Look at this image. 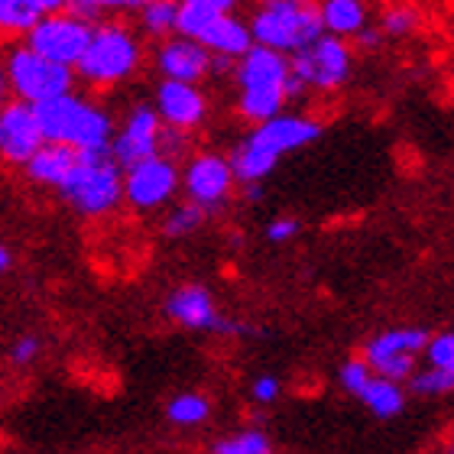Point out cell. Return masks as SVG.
Listing matches in <instances>:
<instances>
[{
    "label": "cell",
    "instance_id": "obj_3",
    "mask_svg": "<svg viewBox=\"0 0 454 454\" xmlns=\"http://www.w3.org/2000/svg\"><path fill=\"white\" fill-rule=\"evenodd\" d=\"M250 29H254V43L295 56L299 49H305L325 33L322 4H315V0H260V10L250 17Z\"/></svg>",
    "mask_w": 454,
    "mask_h": 454
},
{
    "label": "cell",
    "instance_id": "obj_34",
    "mask_svg": "<svg viewBox=\"0 0 454 454\" xmlns=\"http://www.w3.org/2000/svg\"><path fill=\"white\" fill-rule=\"evenodd\" d=\"M428 367H451L454 370V332H438L428 338L426 348Z\"/></svg>",
    "mask_w": 454,
    "mask_h": 454
},
{
    "label": "cell",
    "instance_id": "obj_27",
    "mask_svg": "<svg viewBox=\"0 0 454 454\" xmlns=\"http://www.w3.org/2000/svg\"><path fill=\"white\" fill-rule=\"evenodd\" d=\"M211 211H205L199 201H185V205H176V208L162 218V234L169 237V240H182V237H192L195 231H201L205 218H208Z\"/></svg>",
    "mask_w": 454,
    "mask_h": 454
},
{
    "label": "cell",
    "instance_id": "obj_10",
    "mask_svg": "<svg viewBox=\"0 0 454 454\" xmlns=\"http://www.w3.org/2000/svg\"><path fill=\"white\" fill-rule=\"evenodd\" d=\"M428 338L432 334L426 328H387L364 344V357L383 377L409 383V377L416 373V354H426Z\"/></svg>",
    "mask_w": 454,
    "mask_h": 454
},
{
    "label": "cell",
    "instance_id": "obj_20",
    "mask_svg": "<svg viewBox=\"0 0 454 454\" xmlns=\"http://www.w3.org/2000/svg\"><path fill=\"white\" fill-rule=\"evenodd\" d=\"M279 160H283V156L270 150L263 140H256L254 133L231 150V166H234L237 185H247V182H263L266 176L279 166Z\"/></svg>",
    "mask_w": 454,
    "mask_h": 454
},
{
    "label": "cell",
    "instance_id": "obj_31",
    "mask_svg": "<svg viewBox=\"0 0 454 454\" xmlns=\"http://www.w3.org/2000/svg\"><path fill=\"white\" fill-rule=\"evenodd\" d=\"M221 10L218 7H208V4H182L179 7V33L182 36H192L199 39L205 29H208V23L215 17H218Z\"/></svg>",
    "mask_w": 454,
    "mask_h": 454
},
{
    "label": "cell",
    "instance_id": "obj_36",
    "mask_svg": "<svg viewBox=\"0 0 454 454\" xmlns=\"http://www.w3.org/2000/svg\"><path fill=\"white\" fill-rule=\"evenodd\" d=\"M283 396V383H279V377H256L254 383H250V399L254 403H260V406H273L276 399Z\"/></svg>",
    "mask_w": 454,
    "mask_h": 454
},
{
    "label": "cell",
    "instance_id": "obj_12",
    "mask_svg": "<svg viewBox=\"0 0 454 454\" xmlns=\"http://www.w3.org/2000/svg\"><path fill=\"white\" fill-rule=\"evenodd\" d=\"M46 143V130L39 123L36 105H29L23 98H13L0 111V156L7 166H27L36 150Z\"/></svg>",
    "mask_w": 454,
    "mask_h": 454
},
{
    "label": "cell",
    "instance_id": "obj_30",
    "mask_svg": "<svg viewBox=\"0 0 454 454\" xmlns=\"http://www.w3.org/2000/svg\"><path fill=\"white\" fill-rule=\"evenodd\" d=\"M373 373H377V370L370 367L367 357L344 360V367L338 370V383H340V389H344L348 396L360 399V396H364V389L370 387V380H373Z\"/></svg>",
    "mask_w": 454,
    "mask_h": 454
},
{
    "label": "cell",
    "instance_id": "obj_11",
    "mask_svg": "<svg viewBox=\"0 0 454 454\" xmlns=\"http://www.w3.org/2000/svg\"><path fill=\"white\" fill-rule=\"evenodd\" d=\"M234 185L237 176L234 166H231V156H221V153H199L182 169V189L205 211L224 208Z\"/></svg>",
    "mask_w": 454,
    "mask_h": 454
},
{
    "label": "cell",
    "instance_id": "obj_14",
    "mask_svg": "<svg viewBox=\"0 0 454 454\" xmlns=\"http://www.w3.org/2000/svg\"><path fill=\"white\" fill-rule=\"evenodd\" d=\"M211 62H215V52L205 43L182 36V33L179 36L162 39L160 49H156V68H160V75L176 78V82L199 85L201 78L211 72Z\"/></svg>",
    "mask_w": 454,
    "mask_h": 454
},
{
    "label": "cell",
    "instance_id": "obj_38",
    "mask_svg": "<svg viewBox=\"0 0 454 454\" xmlns=\"http://www.w3.org/2000/svg\"><path fill=\"white\" fill-rule=\"evenodd\" d=\"M182 4H208V7H218V10H234L237 0H182Z\"/></svg>",
    "mask_w": 454,
    "mask_h": 454
},
{
    "label": "cell",
    "instance_id": "obj_4",
    "mask_svg": "<svg viewBox=\"0 0 454 454\" xmlns=\"http://www.w3.org/2000/svg\"><path fill=\"white\" fill-rule=\"evenodd\" d=\"M143 49L123 23H95V36L88 43L85 56L78 59V78L95 88L121 85L140 68Z\"/></svg>",
    "mask_w": 454,
    "mask_h": 454
},
{
    "label": "cell",
    "instance_id": "obj_25",
    "mask_svg": "<svg viewBox=\"0 0 454 454\" xmlns=\"http://www.w3.org/2000/svg\"><path fill=\"white\" fill-rule=\"evenodd\" d=\"M179 7L182 0H146L140 7V27L156 39H169L179 33Z\"/></svg>",
    "mask_w": 454,
    "mask_h": 454
},
{
    "label": "cell",
    "instance_id": "obj_15",
    "mask_svg": "<svg viewBox=\"0 0 454 454\" xmlns=\"http://www.w3.org/2000/svg\"><path fill=\"white\" fill-rule=\"evenodd\" d=\"M156 107H160L162 121L179 130H195L208 117V101L192 82H176V78H162L156 88Z\"/></svg>",
    "mask_w": 454,
    "mask_h": 454
},
{
    "label": "cell",
    "instance_id": "obj_26",
    "mask_svg": "<svg viewBox=\"0 0 454 454\" xmlns=\"http://www.w3.org/2000/svg\"><path fill=\"white\" fill-rule=\"evenodd\" d=\"M166 419L179 428L205 426L211 419L208 396H201V393H179V396H172L169 403H166Z\"/></svg>",
    "mask_w": 454,
    "mask_h": 454
},
{
    "label": "cell",
    "instance_id": "obj_29",
    "mask_svg": "<svg viewBox=\"0 0 454 454\" xmlns=\"http://www.w3.org/2000/svg\"><path fill=\"white\" fill-rule=\"evenodd\" d=\"M409 393L412 396H448V393H454V370L451 367L416 370L409 377Z\"/></svg>",
    "mask_w": 454,
    "mask_h": 454
},
{
    "label": "cell",
    "instance_id": "obj_22",
    "mask_svg": "<svg viewBox=\"0 0 454 454\" xmlns=\"http://www.w3.org/2000/svg\"><path fill=\"white\" fill-rule=\"evenodd\" d=\"M286 101H289V91L286 85H260V88H240V95H237V111L240 117L254 123H263L270 117L283 111Z\"/></svg>",
    "mask_w": 454,
    "mask_h": 454
},
{
    "label": "cell",
    "instance_id": "obj_2",
    "mask_svg": "<svg viewBox=\"0 0 454 454\" xmlns=\"http://www.w3.org/2000/svg\"><path fill=\"white\" fill-rule=\"evenodd\" d=\"M56 192L85 218L111 215L123 201V166L111 150H82L78 166Z\"/></svg>",
    "mask_w": 454,
    "mask_h": 454
},
{
    "label": "cell",
    "instance_id": "obj_37",
    "mask_svg": "<svg viewBox=\"0 0 454 454\" xmlns=\"http://www.w3.org/2000/svg\"><path fill=\"white\" fill-rule=\"evenodd\" d=\"M299 231H302V224H299L295 218H273L270 224H266V240H273V244H286V240L299 237Z\"/></svg>",
    "mask_w": 454,
    "mask_h": 454
},
{
    "label": "cell",
    "instance_id": "obj_23",
    "mask_svg": "<svg viewBox=\"0 0 454 454\" xmlns=\"http://www.w3.org/2000/svg\"><path fill=\"white\" fill-rule=\"evenodd\" d=\"M360 403L367 406L370 416L393 419L406 409V389H403L399 380H389V377H383V373H373V380H370V387L364 389Z\"/></svg>",
    "mask_w": 454,
    "mask_h": 454
},
{
    "label": "cell",
    "instance_id": "obj_8",
    "mask_svg": "<svg viewBox=\"0 0 454 454\" xmlns=\"http://www.w3.org/2000/svg\"><path fill=\"white\" fill-rule=\"evenodd\" d=\"M293 72L309 85V91H338L354 72V52L344 36L322 33L315 43L295 52Z\"/></svg>",
    "mask_w": 454,
    "mask_h": 454
},
{
    "label": "cell",
    "instance_id": "obj_40",
    "mask_svg": "<svg viewBox=\"0 0 454 454\" xmlns=\"http://www.w3.org/2000/svg\"><path fill=\"white\" fill-rule=\"evenodd\" d=\"M448 451H454V442H451V448H448Z\"/></svg>",
    "mask_w": 454,
    "mask_h": 454
},
{
    "label": "cell",
    "instance_id": "obj_35",
    "mask_svg": "<svg viewBox=\"0 0 454 454\" xmlns=\"http://www.w3.org/2000/svg\"><path fill=\"white\" fill-rule=\"evenodd\" d=\"M39 350H43V344H39L36 334H20V338L10 344L7 357L13 367H29V364L39 357Z\"/></svg>",
    "mask_w": 454,
    "mask_h": 454
},
{
    "label": "cell",
    "instance_id": "obj_33",
    "mask_svg": "<svg viewBox=\"0 0 454 454\" xmlns=\"http://www.w3.org/2000/svg\"><path fill=\"white\" fill-rule=\"evenodd\" d=\"M146 0H68V7L98 20L101 13H123V10H140Z\"/></svg>",
    "mask_w": 454,
    "mask_h": 454
},
{
    "label": "cell",
    "instance_id": "obj_19",
    "mask_svg": "<svg viewBox=\"0 0 454 454\" xmlns=\"http://www.w3.org/2000/svg\"><path fill=\"white\" fill-rule=\"evenodd\" d=\"M199 43L211 49V52H221V56H244L247 49L254 46V29L250 23L237 20L231 10H221L218 17L211 20L208 29L199 36Z\"/></svg>",
    "mask_w": 454,
    "mask_h": 454
},
{
    "label": "cell",
    "instance_id": "obj_17",
    "mask_svg": "<svg viewBox=\"0 0 454 454\" xmlns=\"http://www.w3.org/2000/svg\"><path fill=\"white\" fill-rule=\"evenodd\" d=\"M293 75V56H286L279 49L270 46H254L247 49L244 56L237 59L234 82L237 88H260V85H286Z\"/></svg>",
    "mask_w": 454,
    "mask_h": 454
},
{
    "label": "cell",
    "instance_id": "obj_18",
    "mask_svg": "<svg viewBox=\"0 0 454 454\" xmlns=\"http://www.w3.org/2000/svg\"><path fill=\"white\" fill-rule=\"evenodd\" d=\"M78 160H82V150H78V146L46 140L36 150V156L23 166V172H27V179L33 182V185H52V189H59V185L72 176Z\"/></svg>",
    "mask_w": 454,
    "mask_h": 454
},
{
    "label": "cell",
    "instance_id": "obj_16",
    "mask_svg": "<svg viewBox=\"0 0 454 454\" xmlns=\"http://www.w3.org/2000/svg\"><path fill=\"white\" fill-rule=\"evenodd\" d=\"M254 137L263 140L273 153L286 156V153L312 146V143L322 137V123L312 121V117H305V114H276L270 121L256 123Z\"/></svg>",
    "mask_w": 454,
    "mask_h": 454
},
{
    "label": "cell",
    "instance_id": "obj_39",
    "mask_svg": "<svg viewBox=\"0 0 454 454\" xmlns=\"http://www.w3.org/2000/svg\"><path fill=\"white\" fill-rule=\"evenodd\" d=\"M10 263H13L10 250H7V247H0V273H10Z\"/></svg>",
    "mask_w": 454,
    "mask_h": 454
},
{
    "label": "cell",
    "instance_id": "obj_13",
    "mask_svg": "<svg viewBox=\"0 0 454 454\" xmlns=\"http://www.w3.org/2000/svg\"><path fill=\"white\" fill-rule=\"evenodd\" d=\"M162 130H166V121H162L160 107L137 105L127 114V121L117 127V133H114V143H111L114 160L127 169V166L146 160V156H156L162 143Z\"/></svg>",
    "mask_w": 454,
    "mask_h": 454
},
{
    "label": "cell",
    "instance_id": "obj_1",
    "mask_svg": "<svg viewBox=\"0 0 454 454\" xmlns=\"http://www.w3.org/2000/svg\"><path fill=\"white\" fill-rule=\"evenodd\" d=\"M36 114L46 130V140L72 143L78 150H111L114 133H117L111 114L75 91L49 98L36 105Z\"/></svg>",
    "mask_w": 454,
    "mask_h": 454
},
{
    "label": "cell",
    "instance_id": "obj_7",
    "mask_svg": "<svg viewBox=\"0 0 454 454\" xmlns=\"http://www.w3.org/2000/svg\"><path fill=\"white\" fill-rule=\"evenodd\" d=\"M91 36H95V20L66 7L39 20L36 27L23 36V43L43 52V56L62 62V66H78V59L85 56Z\"/></svg>",
    "mask_w": 454,
    "mask_h": 454
},
{
    "label": "cell",
    "instance_id": "obj_24",
    "mask_svg": "<svg viewBox=\"0 0 454 454\" xmlns=\"http://www.w3.org/2000/svg\"><path fill=\"white\" fill-rule=\"evenodd\" d=\"M322 20L325 33L354 39L367 27V7H364V0H322Z\"/></svg>",
    "mask_w": 454,
    "mask_h": 454
},
{
    "label": "cell",
    "instance_id": "obj_6",
    "mask_svg": "<svg viewBox=\"0 0 454 454\" xmlns=\"http://www.w3.org/2000/svg\"><path fill=\"white\" fill-rule=\"evenodd\" d=\"M162 312L172 325H179L185 332H208V334H224V338H240V334H256L250 325L234 322L215 305V295L205 289L201 283H185L176 286L166 302H162Z\"/></svg>",
    "mask_w": 454,
    "mask_h": 454
},
{
    "label": "cell",
    "instance_id": "obj_32",
    "mask_svg": "<svg viewBox=\"0 0 454 454\" xmlns=\"http://www.w3.org/2000/svg\"><path fill=\"white\" fill-rule=\"evenodd\" d=\"M419 27V13L412 7H389L383 17H380V29H383V36L389 39H403L409 33H416Z\"/></svg>",
    "mask_w": 454,
    "mask_h": 454
},
{
    "label": "cell",
    "instance_id": "obj_9",
    "mask_svg": "<svg viewBox=\"0 0 454 454\" xmlns=\"http://www.w3.org/2000/svg\"><path fill=\"white\" fill-rule=\"evenodd\" d=\"M179 185L182 172L176 166V160L166 156V153L146 156V160L133 162V166L123 169V201L133 211H140V215L169 205L172 195L179 192Z\"/></svg>",
    "mask_w": 454,
    "mask_h": 454
},
{
    "label": "cell",
    "instance_id": "obj_21",
    "mask_svg": "<svg viewBox=\"0 0 454 454\" xmlns=\"http://www.w3.org/2000/svg\"><path fill=\"white\" fill-rule=\"evenodd\" d=\"M68 0H0V29L7 36H27L39 20L66 10Z\"/></svg>",
    "mask_w": 454,
    "mask_h": 454
},
{
    "label": "cell",
    "instance_id": "obj_28",
    "mask_svg": "<svg viewBox=\"0 0 454 454\" xmlns=\"http://www.w3.org/2000/svg\"><path fill=\"white\" fill-rule=\"evenodd\" d=\"M270 451H273V442L260 428H244V432L218 438L211 445V454H270Z\"/></svg>",
    "mask_w": 454,
    "mask_h": 454
},
{
    "label": "cell",
    "instance_id": "obj_5",
    "mask_svg": "<svg viewBox=\"0 0 454 454\" xmlns=\"http://www.w3.org/2000/svg\"><path fill=\"white\" fill-rule=\"evenodd\" d=\"M4 72H7V85L13 98H23L29 105H43L49 98L66 95L75 88L78 78L75 66H62V62L43 56L27 43H17L10 49Z\"/></svg>",
    "mask_w": 454,
    "mask_h": 454
}]
</instances>
